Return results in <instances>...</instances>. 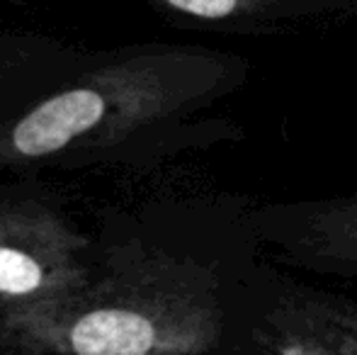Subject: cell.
Listing matches in <instances>:
<instances>
[{
    "label": "cell",
    "mask_w": 357,
    "mask_h": 355,
    "mask_svg": "<svg viewBox=\"0 0 357 355\" xmlns=\"http://www.w3.org/2000/svg\"><path fill=\"white\" fill-rule=\"evenodd\" d=\"M265 263L260 243L129 248L102 280L0 312V333L27 355H243Z\"/></svg>",
    "instance_id": "obj_1"
},
{
    "label": "cell",
    "mask_w": 357,
    "mask_h": 355,
    "mask_svg": "<svg viewBox=\"0 0 357 355\" xmlns=\"http://www.w3.org/2000/svg\"><path fill=\"white\" fill-rule=\"evenodd\" d=\"M243 56L209 49L158 47L107 63L20 117L0 142L10 161L59 156L78 144H112L180 122L221 103L248 81Z\"/></svg>",
    "instance_id": "obj_2"
},
{
    "label": "cell",
    "mask_w": 357,
    "mask_h": 355,
    "mask_svg": "<svg viewBox=\"0 0 357 355\" xmlns=\"http://www.w3.org/2000/svg\"><path fill=\"white\" fill-rule=\"evenodd\" d=\"M243 355H357V299L265 263Z\"/></svg>",
    "instance_id": "obj_3"
},
{
    "label": "cell",
    "mask_w": 357,
    "mask_h": 355,
    "mask_svg": "<svg viewBox=\"0 0 357 355\" xmlns=\"http://www.w3.org/2000/svg\"><path fill=\"white\" fill-rule=\"evenodd\" d=\"M83 248L85 239L42 204L0 207V312L85 287Z\"/></svg>",
    "instance_id": "obj_4"
},
{
    "label": "cell",
    "mask_w": 357,
    "mask_h": 355,
    "mask_svg": "<svg viewBox=\"0 0 357 355\" xmlns=\"http://www.w3.org/2000/svg\"><path fill=\"white\" fill-rule=\"evenodd\" d=\"M253 229L278 268L357 280V192L296 202H255Z\"/></svg>",
    "instance_id": "obj_5"
},
{
    "label": "cell",
    "mask_w": 357,
    "mask_h": 355,
    "mask_svg": "<svg viewBox=\"0 0 357 355\" xmlns=\"http://www.w3.org/2000/svg\"><path fill=\"white\" fill-rule=\"evenodd\" d=\"M180 22L243 37H280L333 22L321 0H149Z\"/></svg>",
    "instance_id": "obj_6"
},
{
    "label": "cell",
    "mask_w": 357,
    "mask_h": 355,
    "mask_svg": "<svg viewBox=\"0 0 357 355\" xmlns=\"http://www.w3.org/2000/svg\"><path fill=\"white\" fill-rule=\"evenodd\" d=\"M321 5L331 13L333 22L335 20L357 17V0H321Z\"/></svg>",
    "instance_id": "obj_7"
},
{
    "label": "cell",
    "mask_w": 357,
    "mask_h": 355,
    "mask_svg": "<svg viewBox=\"0 0 357 355\" xmlns=\"http://www.w3.org/2000/svg\"><path fill=\"white\" fill-rule=\"evenodd\" d=\"M0 355H5V353H3V351H0Z\"/></svg>",
    "instance_id": "obj_8"
}]
</instances>
